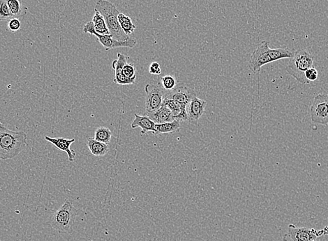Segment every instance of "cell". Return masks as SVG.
Returning <instances> with one entry per match:
<instances>
[{
	"label": "cell",
	"instance_id": "1",
	"mask_svg": "<svg viewBox=\"0 0 328 241\" xmlns=\"http://www.w3.org/2000/svg\"><path fill=\"white\" fill-rule=\"evenodd\" d=\"M294 53L287 47L270 48L269 43L263 41L258 45L249 61V68L254 74L259 72L263 66L283 59H291Z\"/></svg>",
	"mask_w": 328,
	"mask_h": 241
},
{
	"label": "cell",
	"instance_id": "2",
	"mask_svg": "<svg viewBox=\"0 0 328 241\" xmlns=\"http://www.w3.org/2000/svg\"><path fill=\"white\" fill-rule=\"evenodd\" d=\"M27 136L23 131H14L0 123V159L14 158L27 146Z\"/></svg>",
	"mask_w": 328,
	"mask_h": 241
},
{
	"label": "cell",
	"instance_id": "21",
	"mask_svg": "<svg viewBox=\"0 0 328 241\" xmlns=\"http://www.w3.org/2000/svg\"><path fill=\"white\" fill-rule=\"evenodd\" d=\"M118 21L121 28L127 36L131 35L132 33L134 32L136 28L134 24L132 22L131 18L125 14H122V13H120L118 15Z\"/></svg>",
	"mask_w": 328,
	"mask_h": 241
},
{
	"label": "cell",
	"instance_id": "17",
	"mask_svg": "<svg viewBox=\"0 0 328 241\" xmlns=\"http://www.w3.org/2000/svg\"><path fill=\"white\" fill-rule=\"evenodd\" d=\"M87 146L91 154L96 157L106 156L109 151V147L108 144L97 141V140H95V138L88 139Z\"/></svg>",
	"mask_w": 328,
	"mask_h": 241
},
{
	"label": "cell",
	"instance_id": "24",
	"mask_svg": "<svg viewBox=\"0 0 328 241\" xmlns=\"http://www.w3.org/2000/svg\"><path fill=\"white\" fill-rule=\"evenodd\" d=\"M14 18L7 0H0V21H8Z\"/></svg>",
	"mask_w": 328,
	"mask_h": 241
},
{
	"label": "cell",
	"instance_id": "12",
	"mask_svg": "<svg viewBox=\"0 0 328 241\" xmlns=\"http://www.w3.org/2000/svg\"><path fill=\"white\" fill-rule=\"evenodd\" d=\"M207 103L205 100L195 97L186 106L188 122L191 124L197 126L200 118L202 116L206 107Z\"/></svg>",
	"mask_w": 328,
	"mask_h": 241
},
{
	"label": "cell",
	"instance_id": "14",
	"mask_svg": "<svg viewBox=\"0 0 328 241\" xmlns=\"http://www.w3.org/2000/svg\"><path fill=\"white\" fill-rule=\"evenodd\" d=\"M135 118L131 124L132 129L135 128H140L141 135H146L148 132H152L154 135L155 134L156 124L148 116H140V115L135 114Z\"/></svg>",
	"mask_w": 328,
	"mask_h": 241
},
{
	"label": "cell",
	"instance_id": "19",
	"mask_svg": "<svg viewBox=\"0 0 328 241\" xmlns=\"http://www.w3.org/2000/svg\"><path fill=\"white\" fill-rule=\"evenodd\" d=\"M95 14L92 18L93 23H94L95 31L97 34L100 35H106L110 34L109 28L105 21V19L103 17L102 14L98 11L95 10Z\"/></svg>",
	"mask_w": 328,
	"mask_h": 241
},
{
	"label": "cell",
	"instance_id": "28",
	"mask_svg": "<svg viewBox=\"0 0 328 241\" xmlns=\"http://www.w3.org/2000/svg\"><path fill=\"white\" fill-rule=\"evenodd\" d=\"M83 32L85 34H89L90 35H95L96 31H95V25L92 21L87 22L84 25Z\"/></svg>",
	"mask_w": 328,
	"mask_h": 241
},
{
	"label": "cell",
	"instance_id": "29",
	"mask_svg": "<svg viewBox=\"0 0 328 241\" xmlns=\"http://www.w3.org/2000/svg\"><path fill=\"white\" fill-rule=\"evenodd\" d=\"M311 241H319V240H317V239H316V240H311Z\"/></svg>",
	"mask_w": 328,
	"mask_h": 241
},
{
	"label": "cell",
	"instance_id": "27",
	"mask_svg": "<svg viewBox=\"0 0 328 241\" xmlns=\"http://www.w3.org/2000/svg\"><path fill=\"white\" fill-rule=\"evenodd\" d=\"M149 72L150 74L155 75V76H159L161 74V69L160 65L158 62H153L149 67Z\"/></svg>",
	"mask_w": 328,
	"mask_h": 241
},
{
	"label": "cell",
	"instance_id": "26",
	"mask_svg": "<svg viewBox=\"0 0 328 241\" xmlns=\"http://www.w3.org/2000/svg\"><path fill=\"white\" fill-rule=\"evenodd\" d=\"M8 27L11 32H17V31L21 29V21L18 20V18H12L10 21H9Z\"/></svg>",
	"mask_w": 328,
	"mask_h": 241
},
{
	"label": "cell",
	"instance_id": "18",
	"mask_svg": "<svg viewBox=\"0 0 328 241\" xmlns=\"http://www.w3.org/2000/svg\"><path fill=\"white\" fill-rule=\"evenodd\" d=\"M180 122L178 120H174L170 123L162 124H156V136L157 135L163 134V133H173L179 132L180 130Z\"/></svg>",
	"mask_w": 328,
	"mask_h": 241
},
{
	"label": "cell",
	"instance_id": "23",
	"mask_svg": "<svg viewBox=\"0 0 328 241\" xmlns=\"http://www.w3.org/2000/svg\"><path fill=\"white\" fill-rule=\"evenodd\" d=\"M159 83L165 91H170L175 88L177 82L175 77L167 75V76L161 78V82Z\"/></svg>",
	"mask_w": 328,
	"mask_h": 241
},
{
	"label": "cell",
	"instance_id": "7",
	"mask_svg": "<svg viewBox=\"0 0 328 241\" xmlns=\"http://www.w3.org/2000/svg\"><path fill=\"white\" fill-rule=\"evenodd\" d=\"M145 91L146 114L149 116L162 107L166 91L162 88L159 83L148 84L145 87Z\"/></svg>",
	"mask_w": 328,
	"mask_h": 241
},
{
	"label": "cell",
	"instance_id": "15",
	"mask_svg": "<svg viewBox=\"0 0 328 241\" xmlns=\"http://www.w3.org/2000/svg\"><path fill=\"white\" fill-rule=\"evenodd\" d=\"M163 105H166L171 110L173 113L174 119L183 120L186 122L188 120V112H186V107L181 105L180 103H177L175 100L170 99V98H164V103Z\"/></svg>",
	"mask_w": 328,
	"mask_h": 241
},
{
	"label": "cell",
	"instance_id": "3",
	"mask_svg": "<svg viewBox=\"0 0 328 241\" xmlns=\"http://www.w3.org/2000/svg\"><path fill=\"white\" fill-rule=\"evenodd\" d=\"M95 10L98 11L105 19L110 34L117 41H124L130 37L126 35L121 28L118 21V15L120 14L116 7L108 0H98L95 5Z\"/></svg>",
	"mask_w": 328,
	"mask_h": 241
},
{
	"label": "cell",
	"instance_id": "25",
	"mask_svg": "<svg viewBox=\"0 0 328 241\" xmlns=\"http://www.w3.org/2000/svg\"><path fill=\"white\" fill-rule=\"evenodd\" d=\"M305 79L307 80L308 84L316 81L318 79V73L316 69L311 68L308 69L305 74Z\"/></svg>",
	"mask_w": 328,
	"mask_h": 241
},
{
	"label": "cell",
	"instance_id": "11",
	"mask_svg": "<svg viewBox=\"0 0 328 241\" xmlns=\"http://www.w3.org/2000/svg\"><path fill=\"white\" fill-rule=\"evenodd\" d=\"M95 36H97L101 44L107 51L112 50V49L117 48V47H129V48H133L137 44V40L135 39V38H130L127 41H121L115 40V38H113L111 34L100 35V34L95 33Z\"/></svg>",
	"mask_w": 328,
	"mask_h": 241
},
{
	"label": "cell",
	"instance_id": "10",
	"mask_svg": "<svg viewBox=\"0 0 328 241\" xmlns=\"http://www.w3.org/2000/svg\"><path fill=\"white\" fill-rule=\"evenodd\" d=\"M195 97H197V94L194 89L186 87H175L173 90L166 91L164 96V98L175 100L185 107Z\"/></svg>",
	"mask_w": 328,
	"mask_h": 241
},
{
	"label": "cell",
	"instance_id": "5",
	"mask_svg": "<svg viewBox=\"0 0 328 241\" xmlns=\"http://www.w3.org/2000/svg\"><path fill=\"white\" fill-rule=\"evenodd\" d=\"M76 214L72 202L67 200L51 216V225L58 232L70 233L73 231Z\"/></svg>",
	"mask_w": 328,
	"mask_h": 241
},
{
	"label": "cell",
	"instance_id": "9",
	"mask_svg": "<svg viewBox=\"0 0 328 241\" xmlns=\"http://www.w3.org/2000/svg\"><path fill=\"white\" fill-rule=\"evenodd\" d=\"M310 114L314 123L328 125V94L317 95L311 105Z\"/></svg>",
	"mask_w": 328,
	"mask_h": 241
},
{
	"label": "cell",
	"instance_id": "13",
	"mask_svg": "<svg viewBox=\"0 0 328 241\" xmlns=\"http://www.w3.org/2000/svg\"><path fill=\"white\" fill-rule=\"evenodd\" d=\"M45 140L54 145L59 150L65 151V152L67 153L69 161L73 162L74 160L76 153L70 147L71 144L75 142V139L67 140V139L65 138H54L45 136Z\"/></svg>",
	"mask_w": 328,
	"mask_h": 241
},
{
	"label": "cell",
	"instance_id": "22",
	"mask_svg": "<svg viewBox=\"0 0 328 241\" xmlns=\"http://www.w3.org/2000/svg\"><path fill=\"white\" fill-rule=\"evenodd\" d=\"M113 133L108 128L100 127L95 131V140L102 142L106 144H109L111 142Z\"/></svg>",
	"mask_w": 328,
	"mask_h": 241
},
{
	"label": "cell",
	"instance_id": "6",
	"mask_svg": "<svg viewBox=\"0 0 328 241\" xmlns=\"http://www.w3.org/2000/svg\"><path fill=\"white\" fill-rule=\"evenodd\" d=\"M112 68L115 70L113 82L120 85H129L134 84L135 68L133 64H128L125 55L122 53L117 54V59L112 63Z\"/></svg>",
	"mask_w": 328,
	"mask_h": 241
},
{
	"label": "cell",
	"instance_id": "8",
	"mask_svg": "<svg viewBox=\"0 0 328 241\" xmlns=\"http://www.w3.org/2000/svg\"><path fill=\"white\" fill-rule=\"evenodd\" d=\"M325 235L324 230L316 231L314 229L306 227H297L294 224H289L287 233L284 235L283 241H311L316 240L318 237Z\"/></svg>",
	"mask_w": 328,
	"mask_h": 241
},
{
	"label": "cell",
	"instance_id": "4",
	"mask_svg": "<svg viewBox=\"0 0 328 241\" xmlns=\"http://www.w3.org/2000/svg\"><path fill=\"white\" fill-rule=\"evenodd\" d=\"M314 58L311 52L306 49H300L294 53L288 64L287 71L300 84H308L305 74L308 69L314 67Z\"/></svg>",
	"mask_w": 328,
	"mask_h": 241
},
{
	"label": "cell",
	"instance_id": "16",
	"mask_svg": "<svg viewBox=\"0 0 328 241\" xmlns=\"http://www.w3.org/2000/svg\"><path fill=\"white\" fill-rule=\"evenodd\" d=\"M149 117L156 124L170 123V122H173L175 120L174 119L173 113H172L171 110L164 105H163L162 107L158 109L157 112L150 115Z\"/></svg>",
	"mask_w": 328,
	"mask_h": 241
},
{
	"label": "cell",
	"instance_id": "20",
	"mask_svg": "<svg viewBox=\"0 0 328 241\" xmlns=\"http://www.w3.org/2000/svg\"><path fill=\"white\" fill-rule=\"evenodd\" d=\"M7 3L8 4L13 17L19 18L23 17L27 14V7L23 6L20 0H7Z\"/></svg>",
	"mask_w": 328,
	"mask_h": 241
}]
</instances>
